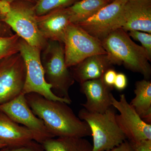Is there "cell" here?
<instances>
[{
  "label": "cell",
  "instance_id": "obj_20",
  "mask_svg": "<svg viewBox=\"0 0 151 151\" xmlns=\"http://www.w3.org/2000/svg\"><path fill=\"white\" fill-rule=\"evenodd\" d=\"M80 0H39L34 5L37 16L43 15L55 10L66 8Z\"/></svg>",
  "mask_w": 151,
  "mask_h": 151
},
{
  "label": "cell",
  "instance_id": "obj_16",
  "mask_svg": "<svg viewBox=\"0 0 151 151\" xmlns=\"http://www.w3.org/2000/svg\"><path fill=\"white\" fill-rule=\"evenodd\" d=\"M31 140L38 142L35 133L16 123L0 111V141L7 146H13Z\"/></svg>",
  "mask_w": 151,
  "mask_h": 151
},
{
  "label": "cell",
  "instance_id": "obj_7",
  "mask_svg": "<svg viewBox=\"0 0 151 151\" xmlns=\"http://www.w3.org/2000/svg\"><path fill=\"white\" fill-rule=\"evenodd\" d=\"M63 44L65 64L68 68L92 55L107 54L100 40L74 24L68 26Z\"/></svg>",
  "mask_w": 151,
  "mask_h": 151
},
{
  "label": "cell",
  "instance_id": "obj_4",
  "mask_svg": "<svg viewBox=\"0 0 151 151\" xmlns=\"http://www.w3.org/2000/svg\"><path fill=\"white\" fill-rule=\"evenodd\" d=\"M115 108L113 106L103 113L90 112L83 108L78 112V117L86 122L93 137L92 151H107L127 139L118 126Z\"/></svg>",
  "mask_w": 151,
  "mask_h": 151
},
{
  "label": "cell",
  "instance_id": "obj_1",
  "mask_svg": "<svg viewBox=\"0 0 151 151\" xmlns=\"http://www.w3.org/2000/svg\"><path fill=\"white\" fill-rule=\"evenodd\" d=\"M25 95L32 111L43 121L54 137L91 136L88 124L77 117L67 103L49 100L35 93Z\"/></svg>",
  "mask_w": 151,
  "mask_h": 151
},
{
  "label": "cell",
  "instance_id": "obj_2",
  "mask_svg": "<svg viewBox=\"0 0 151 151\" xmlns=\"http://www.w3.org/2000/svg\"><path fill=\"white\" fill-rule=\"evenodd\" d=\"M101 43L113 65H123L131 71L141 73L145 79L150 78L151 58L142 47L132 40L127 32L115 30Z\"/></svg>",
  "mask_w": 151,
  "mask_h": 151
},
{
  "label": "cell",
  "instance_id": "obj_24",
  "mask_svg": "<svg viewBox=\"0 0 151 151\" xmlns=\"http://www.w3.org/2000/svg\"><path fill=\"white\" fill-rule=\"evenodd\" d=\"M134 151H151V140L145 139L137 142L129 141Z\"/></svg>",
  "mask_w": 151,
  "mask_h": 151
},
{
  "label": "cell",
  "instance_id": "obj_3",
  "mask_svg": "<svg viewBox=\"0 0 151 151\" xmlns=\"http://www.w3.org/2000/svg\"><path fill=\"white\" fill-rule=\"evenodd\" d=\"M45 78L58 97L71 101L69 89L75 80L65 64L63 44L48 40L40 54Z\"/></svg>",
  "mask_w": 151,
  "mask_h": 151
},
{
  "label": "cell",
  "instance_id": "obj_31",
  "mask_svg": "<svg viewBox=\"0 0 151 151\" xmlns=\"http://www.w3.org/2000/svg\"><path fill=\"white\" fill-rule=\"evenodd\" d=\"M7 146L3 142L1 141H0V149Z\"/></svg>",
  "mask_w": 151,
  "mask_h": 151
},
{
  "label": "cell",
  "instance_id": "obj_27",
  "mask_svg": "<svg viewBox=\"0 0 151 151\" xmlns=\"http://www.w3.org/2000/svg\"><path fill=\"white\" fill-rule=\"evenodd\" d=\"M4 18L0 14V37H8L12 35V30L4 21Z\"/></svg>",
  "mask_w": 151,
  "mask_h": 151
},
{
  "label": "cell",
  "instance_id": "obj_22",
  "mask_svg": "<svg viewBox=\"0 0 151 151\" xmlns=\"http://www.w3.org/2000/svg\"><path fill=\"white\" fill-rule=\"evenodd\" d=\"M0 151H44L42 145L35 140L13 146H6Z\"/></svg>",
  "mask_w": 151,
  "mask_h": 151
},
{
  "label": "cell",
  "instance_id": "obj_9",
  "mask_svg": "<svg viewBox=\"0 0 151 151\" xmlns=\"http://www.w3.org/2000/svg\"><path fill=\"white\" fill-rule=\"evenodd\" d=\"M112 106L120 113L119 115L116 114V122L128 140L137 142L151 140V124L143 121L128 103L125 94L120 95L119 100L113 96Z\"/></svg>",
  "mask_w": 151,
  "mask_h": 151
},
{
  "label": "cell",
  "instance_id": "obj_15",
  "mask_svg": "<svg viewBox=\"0 0 151 151\" xmlns=\"http://www.w3.org/2000/svg\"><path fill=\"white\" fill-rule=\"evenodd\" d=\"M113 65L107 54L95 55L71 67L70 71L75 81L81 84L89 80L102 78Z\"/></svg>",
  "mask_w": 151,
  "mask_h": 151
},
{
  "label": "cell",
  "instance_id": "obj_8",
  "mask_svg": "<svg viewBox=\"0 0 151 151\" xmlns=\"http://www.w3.org/2000/svg\"><path fill=\"white\" fill-rule=\"evenodd\" d=\"M26 73L24 60L19 52L0 60V105L22 93Z\"/></svg>",
  "mask_w": 151,
  "mask_h": 151
},
{
  "label": "cell",
  "instance_id": "obj_17",
  "mask_svg": "<svg viewBox=\"0 0 151 151\" xmlns=\"http://www.w3.org/2000/svg\"><path fill=\"white\" fill-rule=\"evenodd\" d=\"M135 96L130 105L148 124L151 123V81L144 79L137 81L134 90Z\"/></svg>",
  "mask_w": 151,
  "mask_h": 151
},
{
  "label": "cell",
  "instance_id": "obj_6",
  "mask_svg": "<svg viewBox=\"0 0 151 151\" xmlns=\"http://www.w3.org/2000/svg\"><path fill=\"white\" fill-rule=\"evenodd\" d=\"M20 54L22 57L25 64V82L22 94L35 93L47 99L60 101L70 104L71 101L57 96L52 92L51 86L47 84L45 78L40 49L32 46L24 40L20 39Z\"/></svg>",
  "mask_w": 151,
  "mask_h": 151
},
{
  "label": "cell",
  "instance_id": "obj_23",
  "mask_svg": "<svg viewBox=\"0 0 151 151\" xmlns=\"http://www.w3.org/2000/svg\"><path fill=\"white\" fill-rule=\"evenodd\" d=\"M130 37L140 42L141 46L151 58V34L139 31H130L128 33Z\"/></svg>",
  "mask_w": 151,
  "mask_h": 151
},
{
  "label": "cell",
  "instance_id": "obj_10",
  "mask_svg": "<svg viewBox=\"0 0 151 151\" xmlns=\"http://www.w3.org/2000/svg\"><path fill=\"white\" fill-rule=\"evenodd\" d=\"M0 111L16 123L23 125L35 133L38 143L42 144L47 139L54 138L43 121L32 111L24 94L21 93L13 100L1 104Z\"/></svg>",
  "mask_w": 151,
  "mask_h": 151
},
{
  "label": "cell",
  "instance_id": "obj_29",
  "mask_svg": "<svg viewBox=\"0 0 151 151\" xmlns=\"http://www.w3.org/2000/svg\"><path fill=\"white\" fill-rule=\"evenodd\" d=\"M11 3L6 0H0V14L5 17L11 10Z\"/></svg>",
  "mask_w": 151,
  "mask_h": 151
},
{
  "label": "cell",
  "instance_id": "obj_26",
  "mask_svg": "<svg viewBox=\"0 0 151 151\" xmlns=\"http://www.w3.org/2000/svg\"><path fill=\"white\" fill-rule=\"evenodd\" d=\"M128 84V80L126 75L124 73H117L113 87L117 90L122 91L126 89Z\"/></svg>",
  "mask_w": 151,
  "mask_h": 151
},
{
  "label": "cell",
  "instance_id": "obj_12",
  "mask_svg": "<svg viewBox=\"0 0 151 151\" xmlns=\"http://www.w3.org/2000/svg\"><path fill=\"white\" fill-rule=\"evenodd\" d=\"M127 1L115 0L103 7L91 17L75 24L101 42L113 31L115 22Z\"/></svg>",
  "mask_w": 151,
  "mask_h": 151
},
{
  "label": "cell",
  "instance_id": "obj_21",
  "mask_svg": "<svg viewBox=\"0 0 151 151\" xmlns=\"http://www.w3.org/2000/svg\"><path fill=\"white\" fill-rule=\"evenodd\" d=\"M20 39L16 34L10 36L0 37V60L19 52Z\"/></svg>",
  "mask_w": 151,
  "mask_h": 151
},
{
  "label": "cell",
  "instance_id": "obj_5",
  "mask_svg": "<svg viewBox=\"0 0 151 151\" xmlns=\"http://www.w3.org/2000/svg\"><path fill=\"white\" fill-rule=\"evenodd\" d=\"M34 5L23 1L11 3V10L4 21L21 38L42 51L48 41L39 29Z\"/></svg>",
  "mask_w": 151,
  "mask_h": 151
},
{
  "label": "cell",
  "instance_id": "obj_11",
  "mask_svg": "<svg viewBox=\"0 0 151 151\" xmlns=\"http://www.w3.org/2000/svg\"><path fill=\"white\" fill-rule=\"evenodd\" d=\"M139 31L151 34V0H127L116 20L113 31Z\"/></svg>",
  "mask_w": 151,
  "mask_h": 151
},
{
  "label": "cell",
  "instance_id": "obj_13",
  "mask_svg": "<svg viewBox=\"0 0 151 151\" xmlns=\"http://www.w3.org/2000/svg\"><path fill=\"white\" fill-rule=\"evenodd\" d=\"M80 84V91L85 95L83 108L94 113H103L112 107L113 89L107 86L102 78L85 81Z\"/></svg>",
  "mask_w": 151,
  "mask_h": 151
},
{
  "label": "cell",
  "instance_id": "obj_30",
  "mask_svg": "<svg viewBox=\"0 0 151 151\" xmlns=\"http://www.w3.org/2000/svg\"><path fill=\"white\" fill-rule=\"evenodd\" d=\"M10 3L13 2L17 1H23L28 2L31 3L32 4H35L39 0H6Z\"/></svg>",
  "mask_w": 151,
  "mask_h": 151
},
{
  "label": "cell",
  "instance_id": "obj_32",
  "mask_svg": "<svg viewBox=\"0 0 151 151\" xmlns=\"http://www.w3.org/2000/svg\"><path fill=\"white\" fill-rule=\"evenodd\" d=\"M111 2L113 1H115V0H110ZM124 1H127V0H124Z\"/></svg>",
  "mask_w": 151,
  "mask_h": 151
},
{
  "label": "cell",
  "instance_id": "obj_19",
  "mask_svg": "<svg viewBox=\"0 0 151 151\" xmlns=\"http://www.w3.org/2000/svg\"><path fill=\"white\" fill-rule=\"evenodd\" d=\"M110 0H80L67 9L71 23L77 24L95 14L109 3Z\"/></svg>",
  "mask_w": 151,
  "mask_h": 151
},
{
  "label": "cell",
  "instance_id": "obj_14",
  "mask_svg": "<svg viewBox=\"0 0 151 151\" xmlns=\"http://www.w3.org/2000/svg\"><path fill=\"white\" fill-rule=\"evenodd\" d=\"M39 29L46 40L63 43L66 29L70 24V15L67 8L55 10L37 16Z\"/></svg>",
  "mask_w": 151,
  "mask_h": 151
},
{
  "label": "cell",
  "instance_id": "obj_18",
  "mask_svg": "<svg viewBox=\"0 0 151 151\" xmlns=\"http://www.w3.org/2000/svg\"><path fill=\"white\" fill-rule=\"evenodd\" d=\"M44 151H92L91 143L82 137H58L47 139L42 143Z\"/></svg>",
  "mask_w": 151,
  "mask_h": 151
},
{
  "label": "cell",
  "instance_id": "obj_28",
  "mask_svg": "<svg viewBox=\"0 0 151 151\" xmlns=\"http://www.w3.org/2000/svg\"><path fill=\"white\" fill-rule=\"evenodd\" d=\"M107 151H134L130 142L127 139L124 141L119 145Z\"/></svg>",
  "mask_w": 151,
  "mask_h": 151
},
{
  "label": "cell",
  "instance_id": "obj_25",
  "mask_svg": "<svg viewBox=\"0 0 151 151\" xmlns=\"http://www.w3.org/2000/svg\"><path fill=\"white\" fill-rule=\"evenodd\" d=\"M117 73L113 68L108 69L103 75L102 79L107 86L113 89Z\"/></svg>",
  "mask_w": 151,
  "mask_h": 151
}]
</instances>
